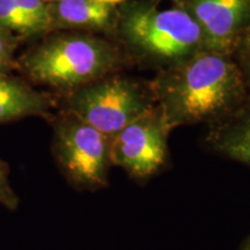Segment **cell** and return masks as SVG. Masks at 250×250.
Returning <instances> with one entry per match:
<instances>
[{
  "label": "cell",
  "instance_id": "6da1fadb",
  "mask_svg": "<svg viewBox=\"0 0 250 250\" xmlns=\"http://www.w3.org/2000/svg\"><path fill=\"white\" fill-rule=\"evenodd\" d=\"M171 130L220 121L249 96V81L233 55L203 50L161 70L148 83Z\"/></svg>",
  "mask_w": 250,
  "mask_h": 250
},
{
  "label": "cell",
  "instance_id": "7a4b0ae2",
  "mask_svg": "<svg viewBox=\"0 0 250 250\" xmlns=\"http://www.w3.org/2000/svg\"><path fill=\"white\" fill-rule=\"evenodd\" d=\"M19 62L31 83L65 94L116 73L125 58L118 43L98 34L52 31Z\"/></svg>",
  "mask_w": 250,
  "mask_h": 250
},
{
  "label": "cell",
  "instance_id": "3957f363",
  "mask_svg": "<svg viewBox=\"0 0 250 250\" xmlns=\"http://www.w3.org/2000/svg\"><path fill=\"white\" fill-rule=\"evenodd\" d=\"M114 35L134 58L161 70L205 50L201 28L186 9H160L151 0L124 2Z\"/></svg>",
  "mask_w": 250,
  "mask_h": 250
},
{
  "label": "cell",
  "instance_id": "277c9868",
  "mask_svg": "<svg viewBox=\"0 0 250 250\" xmlns=\"http://www.w3.org/2000/svg\"><path fill=\"white\" fill-rule=\"evenodd\" d=\"M155 104L149 85L110 74L62 94L59 110L68 111L112 138Z\"/></svg>",
  "mask_w": 250,
  "mask_h": 250
},
{
  "label": "cell",
  "instance_id": "5b68a950",
  "mask_svg": "<svg viewBox=\"0 0 250 250\" xmlns=\"http://www.w3.org/2000/svg\"><path fill=\"white\" fill-rule=\"evenodd\" d=\"M51 152L58 170L78 191L94 192L109 184L111 138L68 111L51 121Z\"/></svg>",
  "mask_w": 250,
  "mask_h": 250
},
{
  "label": "cell",
  "instance_id": "8992f818",
  "mask_svg": "<svg viewBox=\"0 0 250 250\" xmlns=\"http://www.w3.org/2000/svg\"><path fill=\"white\" fill-rule=\"evenodd\" d=\"M170 132L164 114L154 104L112 137V166L139 182L151 179L167 164Z\"/></svg>",
  "mask_w": 250,
  "mask_h": 250
},
{
  "label": "cell",
  "instance_id": "52a82bcc",
  "mask_svg": "<svg viewBox=\"0 0 250 250\" xmlns=\"http://www.w3.org/2000/svg\"><path fill=\"white\" fill-rule=\"evenodd\" d=\"M181 7L201 28L208 51L234 56L250 29V0H187Z\"/></svg>",
  "mask_w": 250,
  "mask_h": 250
},
{
  "label": "cell",
  "instance_id": "ba28073f",
  "mask_svg": "<svg viewBox=\"0 0 250 250\" xmlns=\"http://www.w3.org/2000/svg\"><path fill=\"white\" fill-rule=\"evenodd\" d=\"M52 31H83L92 34H115L116 6L98 0H57L49 4Z\"/></svg>",
  "mask_w": 250,
  "mask_h": 250
},
{
  "label": "cell",
  "instance_id": "9c48e42d",
  "mask_svg": "<svg viewBox=\"0 0 250 250\" xmlns=\"http://www.w3.org/2000/svg\"><path fill=\"white\" fill-rule=\"evenodd\" d=\"M57 108V99L39 92L27 81L0 73V124L27 117H42L51 121Z\"/></svg>",
  "mask_w": 250,
  "mask_h": 250
},
{
  "label": "cell",
  "instance_id": "30bf717a",
  "mask_svg": "<svg viewBox=\"0 0 250 250\" xmlns=\"http://www.w3.org/2000/svg\"><path fill=\"white\" fill-rule=\"evenodd\" d=\"M206 144L218 154L250 167V94L239 108L210 125Z\"/></svg>",
  "mask_w": 250,
  "mask_h": 250
},
{
  "label": "cell",
  "instance_id": "8fae6325",
  "mask_svg": "<svg viewBox=\"0 0 250 250\" xmlns=\"http://www.w3.org/2000/svg\"><path fill=\"white\" fill-rule=\"evenodd\" d=\"M22 12L34 35H48L51 33L49 4L42 0H15Z\"/></svg>",
  "mask_w": 250,
  "mask_h": 250
},
{
  "label": "cell",
  "instance_id": "7c38bea8",
  "mask_svg": "<svg viewBox=\"0 0 250 250\" xmlns=\"http://www.w3.org/2000/svg\"><path fill=\"white\" fill-rule=\"evenodd\" d=\"M0 28L11 31L19 39L35 37L15 0H0Z\"/></svg>",
  "mask_w": 250,
  "mask_h": 250
},
{
  "label": "cell",
  "instance_id": "4fadbf2b",
  "mask_svg": "<svg viewBox=\"0 0 250 250\" xmlns=\"http://www.w3.org/2000/svg\"><path fill=\"white\" fill-rule=\"evenodd\" d=\"M9 173H11L9 165L0 158V206L8 211H17L21 201L12 187Z\"/></svg>",
  "mask_w": 250,
  "mask_h": 250
},
{
  "label": "cell",
  "instance_id": "5bb4252c",
  "mask_svg": "<svg viewBox=\"0 0 250 250\" xmlns=\"http://www.w3.org/2000/svg\"><path fill=\"white\" fill-rule=\"evenodd\" d=\"M19 41L20 39L17 35L0 28V73H7L13 64Z\"/></svg>",
  "mask_w": 250,
  "mask_h": 250
},
{
  "label": "cell",
  "instance_id": "9a60e30c",
  "mask_svg": "<svg viewBox=\"0 0 250 250\" xmlns=\"http://www.w3.org/2000/svg\"><path fill=\"white\" fill-rule=\"evenodd\" d=\"M236 56V62L245 72L247 79L250 83V29L243 35V37L237 44V48L234 52Z\"/></svg>",
  "mask_w": 250,
  "mask_h": 250
},
{
  "label": "cell",
  "instance_id": "2e32d148",
  "mask_svg": "<svg viewBox=\"0 0 250 250\" xmlns=\"http://www.w3.org/2000/svg\"><path fill=\"white\" fill-rule=\"evenodd\" d=\"M100 2H103V4H107L110 6H117L123 4L125 0H98Z\"/></svg>",
  "mask_w": 250,
  "mask_h": 250
},
{
  "label": "cell",
  "instance_id": "e0dca14e",
  "mask_svg": "<svg viewBox=\"0 0 250 250\" xmlns=\"http://www.w3.org/2000/svg\"><path fill=\"white\" fill-rule=\"evenodd\" d=\"M151 1H153L154 2V4H160V1H162V0H151ZM174 1V4L176 5V6H179V7H181V6H182L184 2L187 1V0H173Z\"/></svg>",
  "mask_w": 250,
  "mask_h": 250
},
{
  "label": "cell",
  "instance_id": "ac0fdd59",
  "mask_svg": "<svg viewBox=\"0 0 250 250\" xmlns=\"http://www.w3.org/2000/svg\"><path fill=\"white\" fill-rule=\"evenodd\" d=\"M241 250H250V236L247 239V241L243 245V248Z\"/></svg>",
  "mask_w": 250,
  "mask_h": 250
},
{
  "label": "cell",
  "instance_id": "d6986e66",
  "mask_svg": "<svg viewBox=\"0 0 250 250\" xmlns=\"http://www.w3.org/2000/svg\"><path fill=\"white\" fill-rule=\"evenodd\" d=\"M42 1L46 2V4H51V2H54V1H57V0H42Z\"/></svg>",
  "mask_w": 250,
  "mask_h": 250
}]
</instances>
